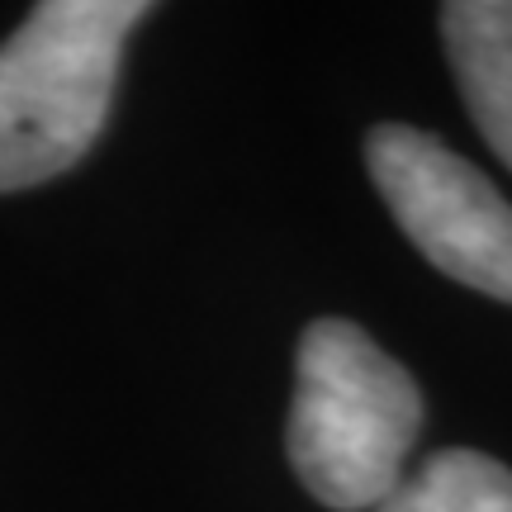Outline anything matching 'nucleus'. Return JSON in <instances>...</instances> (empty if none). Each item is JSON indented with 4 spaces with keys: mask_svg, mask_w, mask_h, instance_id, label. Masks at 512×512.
<instances>
[{
    "mask_svg": "<svg viewBox=\"0 0 512 512\" xmlns=\"http://www.w3.org/2000/svg\"><path fill=\"white\" fill-rule=\"evenodd\" d=\"M294 370L285 446L299 484L337 512H375L422 432L413 375L347 318L309 323Z\"/></svg>",
    "mask_w": 512,
    "mask_h": 512,
    "instance_id": "1",
    "label": "nucleus"
},
{
    "mask_svg": "<svg viewBox=\"0 0 512 512\" xmlns=\"http://www.w3.org/2000/svg\"><path fill=\"white\" fill-rule=\"evenodd\" d=\"M143 0H43L0 43V195L53 181L100 138Z\"/></svg>",
    "mask_w": 512,
    "mask_h": 512,
    "instance_id": "2",
    "label": "nucleus"
},
{
    "mask_svg": "<svg viewBox=\"0 0 512 512\" xmlns=\"http://www.w3.org/2000/svg\"><path fill=\"white\" fill-rule=\"evenodd\" d=\"M370 181L437 271L512 304V204L432 133L380 124L366 138Z\"/></svg>",
    "mask_w": 512,
    "mask_h": 512,
    "instance_id": "3",
    "label": "nucleus"
},
{
    "mask_svg": "<svg viewBox=\"0 0 512 512\" xmlns=\"http://www.w3.org/2000/svg\"><path fill=\"white\" fill-rule=\"evenodd\" d=\"M441 34L465 110L512 171V0H451Z\"/></svg>",
    "mask_w": 512,
    "mask_h": 512,
    "instance_id": "4",
    "label": "nucleus"
},
{
    "mask_svg": "<svg viewBox=\"0 0 512 512\" xmlns=\"http://www.w3.org/2000/svg\"><path fill=\"white\" fill-rule=\"evenodd\" d=\"M375 512H512V470L479 451H437Z\"/></svg>",
    "mask_w": 512,
    "mask_h": 512,
    "instance_id": "5",
    "label": "nucleus"
}]
</instances>
